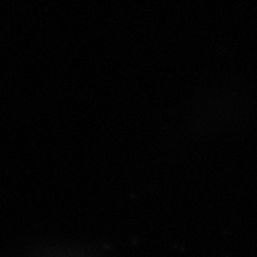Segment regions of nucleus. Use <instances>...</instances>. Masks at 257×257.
I'll use <instances>...</instances> for the list:
<instances>
[]
</instances>
